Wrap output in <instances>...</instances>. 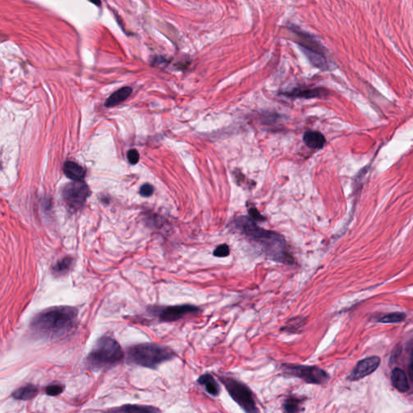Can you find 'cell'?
<instances>
[{"instance_id": "cell-1", "label": "cell", "mask_w": 413, "mask_h": 413, "mask_svg": "<svg viewBox=\"0 0 413 413\" xmlns=\"http://www.w3.org/2000/svg\"><path fill=\"white\" fill-rule=\"evenodd\" d=\"M235 225L270 260L286 265L295 263V259L290 254L282 235L260 228L251 218L246 216L237 217Z\"/></svg>"}, {"instance_id": "cell-2", "label": "cell", "mask_w": 413, "mask_h": 413, "mask_svg": "<svg viewBox=\"0 0 413 413\" xmlns=\"http://www.w3.org/2000/svg\"><path fill=\"white\" fill-rule=\"evenodd\" d=\"M77 308L70 306H56L43 310L33 317L30 329L40 338L54 339L73 329L77 321Z\"/></svg>"}, {"instance_id": "cell-3", "label": "cell", "mask_w": 413, "mask_h": 413, "mask_svg": "<svg viewBox=\"0 0 413 413\" xmlns=\"http://www.w3.org/2000/svg\"><path fill=\"white\" fill-rule=\"evenodd\" d=\"M122 348L117 341L111 337H102L97 341L88 356L86 366L92 371L107 370L122 361Z\"/></svg>"}, {"instance_id": "cell-4", "label": "cell", "mask_w": 413, "mask_h": 413, "mask_svg": "<svg viewBox=\"0 0 413 413\" xmlns=\"http://www.w3.org/2000/svg\"><path fill=\"white\" fill-rule=\"evenodd\" d=\"M174 357L175 353L170 348L154 343L135 344L127 351L128 360L131 363L150 369H155Z\"/></svg>"}, {"instance_id": "cell-5", "label": "cell", "mask_w": 413, "mask_h": 413, "mask_svg": "<svg viewBox=\"0 0 413 413\" xmlns=\"http://www.w3.org/2000/svg\"><path fill=\"white\" fill-rule=\"evenodd\" d=\"M228 395L245 413H257L256 402L251 390L237 379L230 377L219 376Z\"/></svg>"}, {"instance_id": "cell-6", "label": "cell", "mask_w": 413, "mask_h": 413, "mask_svg": "<svg viewBox=\"0 0 413 413\" xmlns=\"http://www.w3.org/2000/svg\"><path fill=\"white\" fill-rule=\"evenodd\" d=\"M293 32L297 36V42L305 54L310 63L314 67L322 70L329 69V63L327 58L325 56V48L323 47L318 41L308 33L297 30L293 28Z\"/></svg>"}, {"instance_id": "cell-7", "label": "cell", "mask_w": 413, "mask_h": 413, "mask_svg": "<svg viewBox=\"0 0 413 413\" xmlns=\"http://www.w3.org/2000/svg\"><path fill=\"white\" fill-rule=\"evenodd\" d=\"M281 368L286 376L300 379L309 384L320 385L326 383L329 379V374L317 366L282 364Z\"/></svg>"}, {"instance_id": "cell-8", "label": "cell", "mask_w": 413, "mask_h": 413, "mask_svg": "<svg viewBox=\"0 0 413 413\" xmlns=\"http://www.w3.org/2000/svg\"><path fill=\"white\" fill-rule=\"evenodd\" d=\"M90 195V188L82 180L73 181L68 183L63 191L65 203L73 210L82 208Z\"/></svg>"}, {"instance_id": "cell-9", "label": "cell", "mask_w": 413, "mask_h": 413, "mask_svg": "<svg viewBox=\"0 0 413 413\" xmlns=\"http://www.w3.org/2000/svg\"><path fill=\"white\" fill-rule=\"evenodd\" d=\"M198 307L191 304L156 307L152 309L153 314L157 316L161 322H174L190 314H196L200 312Z\"/></svg>"}, {"instance_id": "cell-10", "label": "cell", "mask_w": 413, "mask_h": 413, "mask_svg": "<svg viewBox=\"0 0 413 413\" xmlns=\"http://www.w3.org/2000/svg\"><path fill=\"white\" fill-rule=\"evenodd\" d=\"M380 364V358L379 357H370L361 360L357 363L352 374H350L349 379L352 381L358 380L363 379L364 377L370 375L377 370Z\"/></svg>"}, {"instance_id": "cell-11", "label": "cell", "mask_w": 413, "mask_h": 413, "mask_svg": "<svg viewBox=\"0 0 413 413\" xmlns=\"http://www.w3.org/2000/svg\"><path fill=\"white\" fill-rule=\"evenodd\" d=\"M282 95L289 98L313 99L326 95V90L323 88H296L290 91L282 93Z\"/></svg>"}, {"instance_id": "cell-12", "label": "cell", "mask_w": 413, "mask_h": 413, "mask_svg": "<svg viewBox=\"0 0 413 413\" xmlns=\"http://www.w3.org/2000/svg\"><path fill=\"white\" fill-rule=\"evenodd\" d=\"M63 171L69 179L73 181H81L86 176V170L82 166L73 161H67L63 166Z\"/></svg>"}, {"instance_id": "cell-13", "label": "cell", "mask_w": 413, "mask_h": 413, "mask_svg": "<svg viewBox=\"0 0 413 413\" xmlns=\"http://www.w3.org/2000/svg\"><path fill=\"white\" fill-rule=\"evenodd\" d=\"M303 140L307 146L315 149L323 148L326 143L324 135L315 131L306 132L303 135Z\"/></svg>"}, {"instance_id": "cell-14", "label": "cell", "mask_w": 413, "mask_h": 413, "mask_svg": "<svg viewBox=\"0 0 413 413\" xmlns=\"http://www.w3.org/2000/svg\"><path fill=\"white\" fill-rule=\"evenodd\" d=\"M132 92H133V89L130 86H125V87L119 89L118 90L115 91L112 95H110L107 99L105 102L106 107L107 108H112L114 106L118 105L120 103L126 100L130 96Z\"/></svg>"}, {"instance_id": "cell-15", "label": "cell", "mask_w": 413, "mask_h": 413, "mask_svg": "<svg viewBox=\"0 0 413 413\" xmlns=\"http://www.w3.org/2000/svg\"><path fill=\"white\" fill-rule=\"evenodd\" d=\"M200 385L205 387L206 392L212 396H219L220 393V387L214 377L210 374H203L197 380Z\"/></svg>"}, {"instance_id": "cell-16", "label": "cell", "mask_w": 413, "mask_h": 413, "mask_svg": "<svg viewBox=\"0 0 413 413\" xmlns=\"http://www.w3.org/2000/svg\"><path fill=\"white\" fill-rule=\"evenodd\" d=\"M37 394H38V389H37L36 386L32 385V384H27V385L23 386V387L18 388L17 390H15V392H13L11 396L15 400H29L34 398Z\"/></svg>"}, {"instance_id": "cell-17", "label": "cell", "mask_w": 413, "mask_h": 413, "mask_svg": "<svg viewBox=\"0 0 413 413\" xmlns=\"http://www.w3.org/2000/svg\"><path fill=\"white\" fill-rule=\"evenodd\" d=\"M392 381L396 389L401 392H405L409 390V381L406 374L399 368L394 369L392 372Z\"/></svg>"}, {"instance_id": "cell-18", "label": "cell", "mask_w": 413, "mask_h": 413, "mask_svg": "<svg viewBox=\"0 0 413 413\" xmlns=\"http://www.w3.org/2000/svg\"><path fill=\"white\" fill-rule=\"evenodd\" d=\"M73 266V259L71 257L67 256L58 261L56 264L52 267V273L54 275L59 277L67 275Z\"/></svg>"}, {"instance_id": "cell-19", "label": "cell", "mask_w": 413, "mask_h": 413, "mask_svg": "<svg viewBox=\"0 0 413 413\" xmlns=\"http://www.w3.org/2000/svg\"><path fill=\"white\" fill-rule=\"evenodd\" d=\"M111 411L117 413H156L160 412V410L153 407L144 405H125L118 409H112Z\"/></svg>"}, {"instance_id": "cell-20", "label": "cell", "mask_w": 413, "mask_h": 413, "mask_svg": "<svg viewBox=\"0 0 413 413\" xmlns=\"http://www.w3.org/2000/svg\"><path fill=\"white\" fill-rule=\"evenodd\" d=\"M301 404L302 400L300 398L294 396H288L283 403L284 411L289 413L300 412Z\"/></svg>"}, {"instance_id": "cell-21", "label": "cell", "mask_w": 413, "mask_h": 413, "mask_svg": "<svg viewBox=\"0 0 413 413\" xmlns=\"http://www.w3.org/2000/svg\"><path fill=\"white\" fill-rule=\"evenodd\" d=\"M304 324H305V318L295 317V318L291 319L288 322H286V325L282 327L281 330L287 332V333H291V334H295L299 329L303 327Z\"/></svg>"}, {"instance_id": "cell-22", "label": "cell", "mask_w": 413, "mask_h": 413, "mask_svg": "<svg viewBox=\"0 0 413 413\" xmlns=\"http://www.w3.org/2000/svg\"><path fill=\"white\" fill-rule=\"evenodd\" d=\"M405 318H406V315L404 313L394 312V313L383 316V318L380 319V321L383 323H399L405 321Z\"/></svg>"}, {"instance_id": "cell-23", "label": "cell", "mask_w": 413, "mask_h": 413, "mask_svg": "<svg viewBox=\"0 0 413 413\" xmlns=\"http://www.w3.org/2000/svg\"><path fill=\"white\" fill-rule=\"evenodd\" d=\"M230 254V249L227 244H222L215 248L213 251V256L216 258H226Z\"/></svg>"}, {"instance_id": "cell-24", "label": "cell", "mask_w": 413, "mask_h": 413, "mask_svg": "<svg viewBox=\"0 0 413 413\" xmlns=\"http://www.w3.org/2000/svg\"><path fill=\"white\" fill-rule=\"evenodd\" d=\"M64 386L62 384H52V385L48 386L45 389V392L48 396H56L63 393L64 391Z\"/></svg>"}, {"instance_id": "cell-25", "label": "cell", "mask_w": 413, "mask_h": 413, "mask_svg": "<svg viewBox=\"0 0 413 413\" xmlns=\"http://www.w3.org/2000/svg\"><path fill=\"white\" fill-rule=\"evenodd\" d=\"M153 192H154V188H153V186L148 184V183H145V184L140 187V195L143 197H149V196L153 195Z\"/></svg>"}, {"instance_id": "cell-26", "label": "cell", "mask_w": 413, "mask_h": 413, "mask_svg": "<svg viewBox=\"0 0 413 413\" xmlns=\"http://www.w3.org/2000/svg\"><path fill=\"white\" fill-rule=\"evenodd\" d=\"M127 157L128 160H129V162L132 165H136L139 161V159H140V154H139L137 149L133 148V149H130L128 152Z\"/></svg>"}, {"instance_id": "cell-27", "label": "cell", "mask_w": 413, "mask_h": 413, "mask_svg": "<svg viewBox=\"0 0 413 413\" xmlns=\"http://www.w3.org/2000/svg\"><path fill=\"white\" fill-rule=\"evenodd\" d=\"M249 214H250V218L255 222L264 221L266 219V218L258 211V209L254 208V207H252L249 210Z\"/></svg>"}, {"instance_id": "cell-28", "label": "cell", "mask_w": 413, "mask_h": 413, "mask_svg": "<svg viewBox=\"0 0 413 413\" xmlns=\"http://www.w3.org/2000/svg\"><path fill=\"white\" fill-rule=\"evenodd\" d=\"M409 375L410 377V379L413 382V363L409 366Z\"/></svg>"}, {"instance_id": "cell-29", "label": "cell", "mask_w": 413, "mask_h": 413, "mask_svg": "<svg viewBox=\"0 0 413 413\" xmlns=\"http://www.w3.org/2000/svg\"><path fill=\"white\" fill-rule=\"evenodd\" d=\"M90 2H92L93 4L96 5V6H101V1L100 0H89Z\"/></svg>"}]
</instances>
